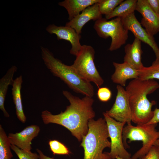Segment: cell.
<instances>
[{
  "label": "cell",
  "instance_id": "6da1fadb",
  "mask_svg": "<svg viewBox=\"0 0 159 159\" xmlns=\"http://www.w3.org/2000/svg\"><path fill=\"white\" fill-rule=\"evenodd\" d=\"M62 94L70 103L65 110L55 115L47 110L43 111L41 115L42 120L45 124L53 123L64 127L81 141L88 132L89 120L95 116L92 108L94 99L86 96L80 98L66 90H63Z\"/></svg>",
  "mask_w": 159,
  "mask_h": 159
},
{
  "label": "cell",
  "instance_id": "7a4b0ae2",
  "mask_svg": "<svg viewBox=\"0 0 159 159\" xmlns=\"http://www.w3.org/2000/svg\"><path fill=\"white\" fill-rule=\"evenodd\" d=\"M159 88V84L154 80L133 79L126 87L130 108L132 121L137 125L146 124L152 118V107L155 100L150 101L147 96Z\"/></svg>",
  "mask_w": 159,
  "mask_h": 159
},
{
  "label": "cell",
  "instance_id": "3957f363",
  "mask_svg": "<svg viewBox=\"0 0 159 159\" xmlns=\"http://www.w3.org/2000/svg\"><path fill=\"white\" fill-rule=\"evenodd\" d=\"M41 51L44 63L53 75L59 78L76 92L93 97L94 90L92 85L79 75L71 65H67L55 58L47 48L41 47Z\"/></svg>",
  "mask_w": 159,
  "mask_h": 159
},
{
  "label": "cell",
  "instance_id": "277c9868",
  "mask_svg": "<svg viewBox=\"0 0 159 159\" xmlns=\"http://www.w3.org/2000/svg\"><path fill=\"white\" fill-rule=\"evenodd\" d=\"M88 127V132L80 144L84 150L83 159H111L109 152H103L105 148H110L111 145L105 119L90 120Z\"/></svg>",
  "mask_w": 159,
  "mask_h": 159
},
{
  "label": "cell",
  "instance_id": "5b68a950",
  "mask_svg": "<svg viewBox=\"0 0 159 159\" xmlns=\"http://www.w3.org/2000/svg\"><path fill=\"white\" fill-rule=\"evenodd\" d=\"M157 124L137 125L132 124L124 126L122 130V140L125 149L130 148L127 143L133 141H141L142 147L132 156L131 159H139L143 158L154 145L159 138V131L156 129Z\"/></svg>",
  "mask_w": 159,
  "mask_h": 159
},
{
  "label": "cell",
  "instance_id": "8992f818",
  "mask_svg": "<svg viewBox=\"0 0 159 159\" xmlns=\"http://www.w3.org/2000/svg\"><path fill=\"white\" fill-rule=\"evenodd\" d=\"M93 28L100 37L105 39L111 38L109 48L110 51L119 49L125 44L128 38V31L124 28L120 17L110 21L102 17L95 21Z\"/></svg>",
  "mask_w": 159,
  "mask_h": 159
},
{
  "label": "cell",
  "instance_id": "52a82bcc",
  "mask_svg": "<svg viewBox=\"0 0 159 159\" xmlns=\"http://www.w3.org/2000/svg\"><path fill=\"white\" fill-rule=\"evenodd\" d=\"M95 51L92 47L84 45L78 54L72 66L82 78L89 82H93L99 88L104 81L95 65Z\"/></svg>",
  "mask_w": 159,
  "mask_h": 159
},
{
  "label": "cell",
  "instance_id": "ba28073f",
  "mask_svg": "<svg viewBox=\"0 0 159 159\" xmlns=\"http://www.w3.org/2000/svg\"><path fill=\"white\" fill-rule=\"evenodd\" d=\"M103 114L111 140L110 150L109 152L110 158L115 159L119 156L124 159H131V154L126 150L122 140V130L126 123L116 121L105 112Z\"/></svg>",
  "mask_w": 159,
  "mask_h": 159
},
{
  "label": "cell",
  "instance_id": "9c48e42d",
  "mask_svg": "<svg viewBox=\"0 0 159 159\" xmlns=\"http://www.w3.org/2000/svg\"><path fill=\"white\" fill-rule=\"evenodd\" d=\"M115 102L111 108L105 112L117 121L131 124V112L128 97L123 87L117 85Z\"/></svg>",
  "mask_w": 159,
  "mask_h": 159
},
{
  "label": "cell",
  "instance_id": "30bf717a",
  "mask_svg": "<svg viewBox=\"0 0 159 159\" xmlns=\"http://www.w3.org/2000/svg\"><path fill=\"white\" fill-rule=\"evenodd\" d=\"M124 28L130 31L135 38L149 45L156 53L159 49L153 37L150 35L136 18L135 12L122 18Z\"/></svg>",
  "mask_w": 159,
  "mask_h": 159
},
{
  "label": "cell",
  "instance_id": "8fae6325",
  "mask_svg": "<svg viewBox=\"0 0 159 159\" xmlns=\"http://www.w3.org/2000/svg\"><path fill=\"white\" fill-rule=\"evenodd\" d=\"M135 10L142 15L140 23L150 35L153 37L159 32V14L151 9L147 0H138Z\"/></svg>",
  "mask_w": 159,
  "mask_h": 159
},
{
  "label": "cell",
  "instance_id": "7c38bea8",
  "mask_svg": "<svg viewBox=\"0 0 159 159\" xmlns=\"http://www.w3.org/2000/svg\"><path fill=\"white\" fill-rule=\"evenodd\" d=\"M46 30L49 34H55L58 39H64L69 42L72 46L70 54L75 56L77 55L82 46L80 42L81 36L74 29L66 26H57L52 24L48 25Z\"/></svg>",
  "mask_w": 159,
  "mask_h": 159
},
{
  "label": "cell",
  "instance_id": "4fadbf2b",
  "mask_svg": "<svg viewBox=\"0 0 159 159\" xmlns=\"http://www.w3.org/2000/svg\"><path fill=\"white\" fill-rule=\"evenodd\" d=\"M40 131L39 126L31 125L26 127L20 132L9 133L8 137L11 145L24 150L31 151L32 141L37 136Z\"/></svg>",
  "mask_w": 159,
  "mask_h": 159
},
{
  "label": "cell",
  "instance_id": "5bb4252c",
  "mask_svg": "<svg viewBox=\"0 0 159 159\" xmlns=\"http://www.w3.org/2000/svg\"><path fill=\"white\" fill-rule=\"evenodd\" d=\"M102 18L98 2L87 8L81 14L67 22L65 26L72 27L80 34L83 26L89 21H95Z\"/></svg>",
  "mask_w": 159,
  "mask_h": 159
},
{
  "label": "cell",
  "instance_id": "9a60e30c",
  "mask_svg": "<svg viewBox=\"0 0 159 159\" xmlns=\"http://www.w3.org/2000/svg\"><path fill=\"white\" fill-rule=\"evenodd\" d=\"M115 68L111 76L112 82L122 87L125 86L127 80L139 78V71L128 64L124 62L120 63L114 62Z\"/></svg>",
  "mask_w": 159,
  "mask_h": 159
},
{
  "label": "cell",
  "instance_id": "2e32d148",
  "mask_svg": "<svg viewBox=\"0 0 159 159\" xmlns=\"http://www.w3.org/2000/svg\"><path fill=\"white\" fill-rule=\"evenodd\" d=\"M141 42L139 39L135 38L132 44H128L124 47L125 54L124 57V62L138 70L144 66L142 62L143 51Z\"/></svg>",
  "mask_w": 159,
  "mask_h": 159
},
{
  "label": "cell",
  "instance_id": "e0dca14e",
  "mask_svg": "<svg viewBox=\"0 0 159 159\" xmlns=\"http://www.w3.org/2000/svg\"><path fill=\"white\" fill-rule=\"evenodd\" d=\"M99 0H65L58 4L64 8L67 11L70 21L88 6L98 2Z\"/></svg>",
  "mask_w": 159,
  "mask_h": 159
},
{
  "label": "cell",
  "instance_id": "ac0fdd59",
  "mask_svg": "<svg viewBox=\"0 0 159 159\" xmlns=\"http://www.w3.org/2000/svg\"><path fill=\"white\" fill-rule=\"evenodd\" d=\"M23 82L22 75L16 77L14 80L11 90L12 99L15 105L17 117L21 122L24 123L26 122V117L23 111L21 94Z\"/></svg>",
  "mask_w": 159,
  "mask_h": 159
},
{
  "label": "cell",
  "instance_id": "d6986e66",
  "mask_svg": "<svg viewBox=\"0 0 159 159\" xmlns=\"http://www.w3.org/2000/svg\"><path fill=\"white\" fill-rule=\"evenodd\" d=\"M17 69L16 66H12L0 79V109L4 116L6 117H9V115L5 108L4 101L9 86L12 85L14 80L13 79V76Z\"/></svg>",
  "mask_w": 159,
  "mask_h": 159
},
{
  "label": "cell",
  "instance_id": "ffe728a7",
  "mask_svg": "<svg viewBox=\"0 0 159 159\" xmlns=\"http://www.w3.org/2000/svg\"><path fill=\"white\" fill-rule=\"evenodd\" d=\"M137 0L123 1L117 6L110 14L105 16L109 19L115 17L122 18L134 12L135 10Z\"/></svg>",
  "mask_w": 159,
  "mask_h": 159
},
{
  "label": "cell",
  "instance_id": "44dd1931",
  "mask_svg": "<svg viewBox=\"0 0 159 159\" xmlns=\"http://www.w3.org/2000/svg\"><path fill=\"white\" fill-rule=\"evenodd\" d=\"M155 53L156 58L148 67L144 66L139 71V78L142 80H159V49Z\"/></svg>",
  "mask_w": 159,
  "mask_h": 159
},
{
  "label": "cell",
  "instance_id": "7402d4cb",
  "mask_svg": "<svg viewBox=\"0 0 159 159\" xmlns=\"http://www.w3.org/2000/svg\"><path fill=\"white\" fill-rule=\"evenodd\" d=\"M11 144L2 125H0V159H11L13 157L11 151Z\"/></svg>",
  "mask_w": 159,
  "mask_h": 159
},
{
  "label": "cell",
  "instance_id": "603a6c76",
  "mask_svg": "<svg viewBox=\"0 0 159 159\" xmlns=\"http://www.w3.org/2000/svg\"><path fill=\"white\" fill-rule=\"evenodd\" d=\"M123 0H99L98 2L100 13L105 15L111 13Z\"/></svg>",
  "mask_w": 159,
  "mask_h": 159
},
{
  "label": "cell",
  "instance_id": "cb8c5ba5",
  "mask_svg": "<svg viewBox=\"0 0 159 159\" xmlns=\"http://www.w3.org/2000/svg\"><path fill=\"white\" fill-rule=\"evenodd\" d=\"M49 144L50 150L54 154L69 155L70 153L68 148L58 140H50Z\"/></svg>",
  "mask_w": 159,
  "mask_h": 159
},
{
  "label": "cell",
  "instance_id": "d4e9b609",
  "mask_svg": "<svg viewBox=\"0 0 159 159\" xmlns=\"http://www.w3.org/2000/svg\"><path fill=\"white\" fill-rule=\"evenodd\" d=\"M11 148L19 159H39V155L36 153L22 150L13 145H11Z\"/></svg>",
  "mask_w": 159,
  "mask_h": 159
},
{
  "label": "cell",
  "instance_id": "484cf974",
  "mask_svg": "<svg viewBox=\"0 0 159 159\" xmlns=\"http://www.w3.org/2000/svg\"><path fill=\"white\" fill-rule=\"evenodd\" d=\"M99 100L102 102L109 101L111 98L112 92L110 89L106 87H99L97 92Z\"/></svg>",
  "mask_w": 159,
  "mask_h": 159
},
{
  "label": "cell",
  "instance_id": "4316f807",
  "mask_svg": "<svg viewBox=\"0 0 159 159\" xmlns=\"http://www.w3.org/2000/svg\"><path fill=\"white\" fill-rule=\"evenodd\" d=\"M142 159H159V149L153 146Z\"/></svg>",
  "mask_w": 159,
  "mask_h": 159
},
{
  "label": "cell",
  "instance_id": "83f0119b",
  "mask_svg": "<svg viewBox=\"0 0 159 159\" xmlns=\"http://www.w3.org/2000/svg\"><path fill=\"white\" fill-rule=\"evenodd\" d=\"M151 9L159 14V0H147Z\"/></svg>",
  "mask_w": 159,
  "mask_h": 159
},
{
  "label": "cell",
  "instance_id": "f1b7e54d",
  "mask_svg": "<svg viewBox=\"0 0 159 159\" xmlns=\"http://www.w3.org/2000/svg\"><path fill=\"white\" fill-rule=\"evenodd\" d=\"M153 112V117L146 124H155L159 122V108L156 107Z\"/></svg>",
  "mask_w": 159,
  "mask_h": 159
},
{
  "label": "cell",
  "instance_id": "f546056e",
  "mask_svg": "<svg viewBox=\"0 0 159 159\" xmlns=\"http://www.w3.org/2000/svg\"><path fill=\"white\" fill-rule=\"evenodd\" d=\"M36 150L39 155V159H55L45 155L41 150L38 148L36 149Z\"/></svg>",
  "mask_w": 159,
  "mask_h": 159
},
{
  "label": "cell",
  "instance_id": "4dcf8cb0",
  "mask_svg": "<svg viewBox=\"0 0 159 159\" xmlns=\"http://www.w3.org/2000/svg\"><path fill=\"white\" fill-rule=\"evenodd\" d=\"M154 146H156L159 149V138L156 140Z\"/></svg>",
  "mask_w": 159,
  "mask_h": 159
},
{
  "label": "cell",
  "instance_id": "1f68e13d",
  "mask_svg": "<svg viewBox=\"0 0 159 159\" xmlns=\"http://www.w3.org/2000/svg\"><path fill=\"white\" fill-rule=\"evenodd\" d=\"M115 159H124L123 158H120L119 156H117L116 157V158ZM139 159H142V158H140Z\"/></svg>",
  "mask_w": 159,
  "mask_h": 159
}]
</instances>
